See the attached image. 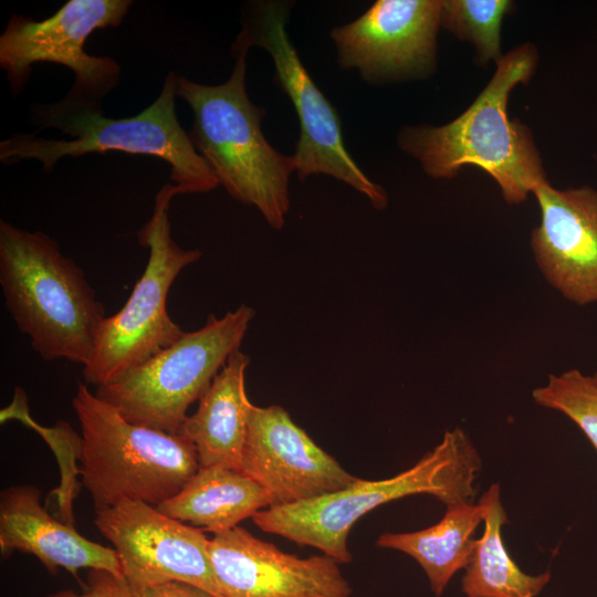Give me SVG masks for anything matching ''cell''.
I'll return each instance as SVG.
<instances>
[{
    "label": "cell",
    "mask_w": 597,
    "mask_h": 597,
    "mask_svg": "<svg viewBox=\"0 0 597 597\" xmlns=\"http://www.w3.org/2000/svg\"><path fill=\"white\" fill-rule=\"evenodd\" d=\"M247 55H234L230 77L218 85L177 76V96L191 107L189 137L218 184L243 205L254 206L270 227L282 229L290 208L293 156L277 151L264 137L265 109L249 98Z\"/></svg>",
    "instance_id": "277c9868"
},
{
    "label": "cell",
    "mask_w": 597,
    "mask_h": 597,
    "mask_svg": "<svg viewBox=\"0 0 597 597\" xmlns=\"http://www.w3.org/2000/svg\"><path fill=\"white\" fill-rule=\"evenodd\" d=\"M273 505L271 494L242 471L199 467L180 492L156 509L174 520L201 526L214 535Z\"/></svg>",
    "instance_id": "ac0fdd59"
},
{
    "label": "cell",
    "mask_w": 597,
    "mask_h": 597,
    "mask_svg": "<svg viewBox=\"0 0 597 597\" xmlns=\"http://www.w3.org/2000/svg\"><path fill=\"white\" fill-rule=\"evenodd\" d=\"M250 357L234 352L198 400L179 433L195 446L200 468L223 467L241 471L252 402L245 391Z\"/></svg>",
    "instance_id": "e0dca14e"
},
{
    "label": "cell",
    "mask_w": 597,
    "mask_h": 597,
    "mask_svg": "<svg viewBox=\"0 0 597 597\" xmlns=\"http://www.w3.org/2000/svg\"><path fill=\"white\" fill-rule=\"evenodd\" d=\"M209 556L224 597H350L339 563L327 556L300 558L241 526L214 534Z\"/></svg>",
    "instance_id": "5bb4252c"
},
{
    "label": "cell",
    "mask_w": 597,
    "mask_h": 597,
    "mask_svg": "<svg viewBox=\"0 0 597 597\" xmlns=\"http://www.w3.org/2000/svg\"><path fill=\"white\" fill-rule=\"evenodd\" d=\"M72 406L82 432L78 473L95 512L124 500L157 506L198 471L196 448L184 434L129 422L82 383Z\"/></svg>",
    "instance_id": "8992f818"
},
{
    "label": "cell",
    "mask_w": 597,
    "mask_h": 597,
    "mask_svg": "<svg viewBox=\"0 0 597 597\" xmlns=\"http://www.w3.org/2000/svg\"><path fill=\"white\" fill-rule=\"evenodd\" d=\"M287 1H254L242 13V29L231 46L232 55L252 46L266 51L274 65V80L290 98L300 124V136L292 155L301 180L327 175L368 198L375 209H385L388 197L371 181L346 149L341 118L311 77L291 42L286 23Z\"/></svg>",
    "instance_id": "9c48e42d"
},
{
    "label": "cell",
    "mask_w": 597,
    "mask_h": 597,
    "mask_svg": "<svg viewBox=\"0 0 597 597\" xmlns=\"http://www.w3.org/2000/svg\"><path fill=\"white\" fill-rule=\"evenodd\" d=\"M177 75L170 72L158 97L139 114L106 117L102 106L64 96L57 102L35 104L31 134H14L0 143L3 164L36 159L51 171L63 157L122 151L158 157L170 166L169 178L179 195L208 192L219 184L195 149L176 115Z\"/></svg>",
    "instance_id": "6da1fadb"
},
{
    "label": "cell",
    "mask_w": 597,
    "mask_h": 597,
    "mask_svg": "<svg viewBox=\"0 0 597 597\" xmlns=\"http://www.w3.org/2000/svg\"><path fill=\"white\" fill-rule=\"evenodd\" d=\"M509 0H441L440 24L463 41L471 42L483 64L495 63L501 54V25L513 8Z\"/></svg>",
    "instance_id": "44dd1931"
},
{
    "label": "cell",
    "mask_w": 597,
    "mask_h": 597,
    "mask_svg": "<svg viewBox=\"0 0 597 597\" xmlns=\"http://www.w3.org/2000/svg\"><path fill=\"white\" fill-rule=\"evenodd\" d=\"M130 0H69L51 17L35 21L13 13L0 36V67L11 92L24 87L32 65L61 64L72 70L74 83L69 98L101 106L104 96L121 81V66L109 56L85 51L87 38L97 29L118 27Z\"/></svg>",
    "instance_id": "30bf717a"
},
{
    "label": "cell",
    "mask_w": 597,
    "mask_h": 597,
    "mask_svg": "<svg viewBox=\"0 0 597 597\" xmlns=\"http://www.w3.org/2000/svg\"><path fill=\"white\" fill-rule=\"evenodd\" d=\"M595 375H596V377H597V374H595Z\"/></svg>",
    "instance_id": "d4e9b609"
},
{
    "label": "cell",
    "mask_w": 597,
    "mask_h": 597,
    "mask_svg": "<svg viewBox=\"0 0 597 597\" xmlns=\"http://www.w3.org/2000/svg\"><path fill=\"white\" fill-rule=\"evenodd\" d=\"M133 597H213L187 583L171 580L145 587H132Z\"/></svg>",
    "instance_id": "cb8c5ba5"
},
{
    "label": "cell",
    "mask_w": 597,
    "mask_h": 597,
    "mask_svg": "<svg viewBox=\"0 0 597 597\" xmlns=\"http://www.w3.org/2000/svg\"><path fill=\"white\" fill-rule=\"evenodd\" d=\"M254 311L240 305L171 345L112 383L96 387L100 399L129 422L179 433L191 404L199 400L228 358L240 349Z\"/></svg>",
    "instance_id": "52a82bcc"
},
{
    "label": "cell",
    "mask_w": 597,
    "mask_h": 597,
    "mask_svg": "<svg viewBox=\"0 0 597 597\" xmlns=\"http://www.w3.org/2000/svg\"><path fill=\"white\" fill-rule=\"evenodd\" d=\"M241 471L271 494L273 506L318 498L357 480L279 405H252Z\"/></svg>",
    "instance_id": "4fadbf2b"
},
{
    "label": "cell",
    "mask_w": 597,
    "mask_h": 597,
    "mask_svg": "<svg viewBox=\"0 0 597 597\" xmlns=\"http://www.w3.org/2000/svg\"><path fill=\"white\" fill-rule=\"evenodd\" d=\"M49 597H133L132 587L124 577L105 569H90L87 585L81 594L60 590Z\"/></svg>",
    "instance_id": "603a6c76"
},
{
    "label": "cell",
    "mask_w": 597,
    "mask_h": 597,
    "mask_svg": "<svg viewBox=\"0 0 597 597\" xmlns=\"http://www.w3.org/2000/svg\"><path fill=\"white\" fill-rule=\"evenodd\" d=\"M176 195L177 187L165 184L150 218L137 232L139 244L148 249V261L123 307L101 323L93 356L83 366L88 384L114 381L185 334L168 314V293L179 273L202 252L182 249L171 237L169 208Z\"/></svg>",
    "instance_id": "ba28073f"
},
{
    "label": "cell",
    "mask_w": 597,
    "mask_h": 597,
    "mask_svg": "<svg viewBox=\"0 0 597 597\" xmlns=\"http://www.w3.org/2000/svg\"><path fill=\"white\" fill-rule=\"evenodd\" d=\"M480 455L461 428L446 431L440 443L413 467L383 480L358 479L348 486L290 505L259 511L253 523L263 532L320 549L349 563L347 538L365 514L391 501L429 494L446 506L472 502Z\"/></svg>",
    "instance_id": "5b68a950"
},
{
    "label": "cell",
    "mask_w": 597,
    "mask_h": 597,
    "mask_svg": "<svg viewBox=\"0 0 597 597\" xmlns=\"http://www.w3.org/2000/svg\"><path fill=\"white\" fill-rule=\"evenodd\" d=\"M94 524L114 546L130 587L177 580L224 597L211 565L210 540L201 530L130 500L96 511Z\"/></svg>",
    "instance_id": "8fae6325"
},
{
    "label": "cell",
    "mask_w": 597,
    "mask_h": 597,
    "mask_svg": "<svg viewBox=\"0 0 597 597\" xmlns=\"http://www.w3.org/2000/svg\"><path fill=\"white\" fill-rule=\"evenodd\" d=\"M538 62L536 48L524 43L504 54L473 103L442 126L404 127L399 148L416 158L432 178H452L463 166H476L499 185L510 205L526 200L548 181L531 129L507 115L510 93L527 84Z\"/></svg>",
    "instance_id": "7a4b0ae2"
},
{
    "label": "cell",
    "mask_w": 597,
    "mask_h": 597,
    "mask_svg": "<svg viewBox=\"0 0 597 597\" xmlns=\"http://www.w3.org/2000/svg\"><path fill=\"white\" fill-rule=\"evenodd\" d=\"M533 195L541 222L531 249L541 273L567 301L597 303V189H556L546 181Z\"/></svg>",
    "instance_id": "9a60e30c"
},
{
    "label": "cell",
    "mask_w": 597,
    "mask_h": 597,
    "mask_svg": "<svg viewBox=\"0 0 597 597\" xmlns=\"http://www.w3.org/2000/svg\"><path fill=\"white\" fill-rule=\"evenodd\" d=\"M0 285L11 317L43 359L91 360L105 307L55 240L0 220Z\"/></svg>",
    "instance_id": "3957f363"
},
{
    "label": "cell",
    "mask_w": 597,
    "mask_h": 597,
    "mask_svg": "<svg viewBox=\"0 0 597 597\" xmlns=\"http://www.w3.org/2000/svg\"><path fill=\"white\" fill-rule=\"evenodd\" d=\"M479 501L484 505V531L473 542L462 579L463 593L467 597H535L551 575L525 574L509 554L502 538L507 517L499 484H492Z\"/></svg>",
    "instance_id": "ffe728a7"
},
{
    "label": "cell",
    "mask_w": 597,
    "mask_h": 597,
    "mask_svg": "<svg viewBox=\"0 0 597 597\" xmlns=\"http://www.w3.org/2000/svg\"><path fill=\"white\" fill-rule=\"evenodd\" d=\"M484 505L462 502L447 506L434 525L408 533H384L377 546L402 552L425 570L431 590L440 596L452 576L469 563L473 533L483 521Z\"/></svg>",
    "instance_id": "d6986e66"
},
{
    "label": "cell",
    "mask_w": 597,
    "mask_h": 597,
    "mask_svg": "<svg viewBox=\"0 0 597 597\" xmlns=\"http://www.w3.org/2000/svg\"><path fill=\"white\" fill-rule=\"evenodd\" d=\"M534 401L559 411L575 422L597 451V377L578 369L549 375L532 391Z\"/></svg>",
    "instance_id": "7402d4cb"
},
{
    "label": "cell",
    "mask_w": 597,
    "mask_h": 597,
    "mask_svg": "<svg viewBox=\"0 0 597 597\" xmlns=\"http://www.w3.org/2000/svg\"><path fill=\"white\" fill-rule=\"evenodd\" d=\"M441 0H378L331 32L343 70L370 84L421 77L436 62Z\"/></svg>",
    "instance_id": "7c38bea8"
},
{
    "label": "cell",
    "mask_w": 597,
    "mask_h": 597,
    "mask_svg": "<svg viewBox=\"0 0 597 597\" xmlns=\"http://www.w3.org/2000/svg\"><path fill=\"white\" fill-rule=\"evenodd\" d=\"M40 499L41 491L32 484L11 485L1 492L2 555L13 551L32 554L52 574L61 567L77 577L81 568H96L124 577L114 548L94 543L53 519Z\"/></svg>",
    "instance_id": "2e32d148"
}]
</instances>
